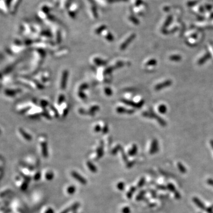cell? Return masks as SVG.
<instances>
[{"instance_id":"17","label":"cell","mask_w":213,"mask_h":213,"mask_svg":"<svg viewBox=\"0 0 213 213\" xmlns=\"http://www.w3.org/2000/svg\"><path fill=\"white\" fill-rule=\"evenodd\" d=\"M18 133L20 134V136H22V138L24 139L26 141H30L31 140H32V136L25 129H24L22 127H18Z\"/></svg>"},{"instance_id":"62","label":"cell","mask_w":213,"mask_h":213,"mask_svg":"<svg viewBox=\"0 0 213 213\" xmlns=\"http://www.w3.org/2000/svg\"><path fill=\"white\" fill-rule=\"evenodd\" d=\"M212 207H213V206H212Z\"/></svg>"},{"instance_id":"53","label":"cell","mask_w":213,"mask_h":213,"mask_svg":"<svg viewBox=\"0 0 213 213\" xmlns=\"http://www.w3.org/2000/svg\"><path fill=\"white\" fill-rule=\"evenodd\" d=\"M70 211H72V208H71V206H70L69 207L65 209L61 213H69Z\"/></svg>"},{"instance_id":"37","label":"cell","mask_w":213,"mask_h":213,"mask_svg":"<svg viewBox=\"0 0 213 213\" xmlns=\"http://www.w3.org/2000/svg\"><path fill=\"white\" fill-rule=\"evenodd\" d=\"M120 152H121V156H122V158L123 159V161H124V162L125 163V164L129 162V159H128V156H127L126 153H125V152H124V149H123V148L121 149V150H120Z\"/></svg>"},{"instance_id":"21","label":"cell","mask_w":213,"mask_h":213,"mask_svg":"<svg viewBox=\"0 0 213 213\" xmlns=\"http://www.w3.org/2000/svg\"><path fill=\"white\" fill-rule=\"evenodd\" d=\"M76 95L78 99L81 101H85L87 100V94L86 93L85 90H81V89H76Z\"/></svg>"},{"instance_id":"7","label":"cell","mask_w":213,"mask_h":213,"mask_svg":"<svg viewBox=\"0 0 213 213\" xmlns=\"http://www.w3.org/2000/svg\"><path fill=\"white\" fill-rule=\"evenodd\" d=\"M89 63L94 69L106 66L108 64V60L98 55H94L91 56L89 59Z\"/></svg>"},{"instance_id":"25","label":"cell","mask_w":213,"mask_h":213,"mask_svg":"<svg viewBox=\"0 0 213 213\" xmlns=\"http://www.w3.org/2000/svg\"><path fill=\"white\" fill-rule=\"evenodd\" d=\"M101 90L103 94H104V95L107 96V97H110V96L112 95L113 92H112V89L109 87V86L107 85V84L104 85L103 86V87H102L101 88Z\"/></svg>"},{"instance_id":"60","label":"cell","mask_w":213,"mask_h":213,"mask_svg":"<svg viewBox=\"0 0 213 213\" xmlns=\"http://www.w3.org/2000/svg\"><path fill=\"white\" fill-rule=\"evenodd\" d=\"M136 188L135 187V186H132V187H130V188L129 191L132 192V193H134V192L136 191Z\"/></svg>"},{"instance_id":"63","label":"cell","mask_w":213,"mask_h":213,"mask_svg":"<svg viewBox=\"0 0 213 213\" xmlns=\"http://www.w3.org/2000/svg\"></svg>"},{"instance_id":"48","label":"cell","mask_w":213,"mask_h":213,"mask_svg":"<svg viewBox=\"0 0 213 213\" xmlns=\"http://www.w3.org/2000/svg\"><path fill=\"white\" fill-rule=\"evenodd\" d=\"M145 183V178H141L140 179V181H139L138 184H137V187L138 188H141L143 186L144 184Z\"/></svg>"},{"instance_id":"2","label":"cell","mask_w":213,"mask_h":213,"mask_svg":"<svg viewBox=\"0 0 213 213\" xmlns=\"http://www.w3.org/2000/svg\"><path fill=\"white\" fill-rule=\"evenodd\" d=\"M17 81L19 84L29 89L34 90H42L45 88L44 86L39 83L33 77L27 75H21L17 78Z\"/></svg>"},{"instance_id":"40","label":"cell","mask_w":213,"mask_h":213,"mask_svg":"<svg viewBox=\"0 0 213 213\" xmlns=\"http://www.w3.org/2000/svg\"><path fill=\"white\" fill-rule=\"evenodd\" d=\"M158 110L159 112L161 114H164L166 112V110H167V108H166V107L165 106V105L163 104H162V105H160L158 107Z\"/></svg>"},{"instance_id":"13","label":"cell","mask_w":213,"mask_h":213,"mask_svg":"<svg viewBox=\"0 0 213 213\" xmlns=\"http://www.w3.org/2000/svg\"><path fill=\"white\" fill-rule=\"evenodd\" d=\"M40 146L42 150V154L44 158H47L49 156L48 147H47V142L44 136L40 137Z\"/></svg>"},{"instance_id":"49","label":"cell","mask_w":213,"mask_h":213,"mask_svg":"<svg viewBox=\"0 0 213 213\" xmlns=\"http://www.w3.org/2000/svg\"><path fill=\"white\" fill-rule=\"evenodd\" d=\"M41 178V174L40 172H37L34 176V179L36 181H39L40 179Z\"/></svg>"},{"instance_id":"27","label":"cell","mask_w":213,"mask_h":213,"mask_svg":"<svg viewBox=\"0 0 213 213\" xmlns=\"http://www.w3.org/2000/svg\"><path fill=\"white\" fill-rule=\"evenodd\" d=\"M158 150H159V145H158V142H157V140L156 139H153L152 142L150 149V150H149V153H150V154H154V153H157Z\"/></svg>"},{"instance_id":"41","label":"cell","mask_w":213,"mask_h":213,"mask_svg":"<svg viewBox=\"0 0 213 213\" xmlns=\"http://www.w3.org/2000/svg\"><path fill=\"white\" fill-rule=\"evenodd\" d=\"M169 59L171 60H172V61H176V62L179 61V60L181 59V56H179V55H172V56H170Z\"/></svg>"},{"instance_id":"24","label":"cell","mask_w":213,"mask_h":213,"mask_svg":"<svg viewBox=\"0 0 213 213\" xmlns=\"http://www.w3.org/2000/svg\"><path fill=\"white\" fill-rule=\"evenodd\" d=\"M104 143L103 140H101L100 142V145L97 147L96 149V157L98 159H100L103 157V154H104Z\"/></svg>"},{"instance_id":"38","label":"cell","mask_w":213,"mask_h":213,"mask_svg":"<svg viewBox=\"0 0 213 213\" xmlns=\"http://www.w3.org/2000/svg\"><path fill=\"white\" fill-rule=\"evenodd\" d=\"M75 191H76V188H75V186H73V185L69 186L67 188V192L68 193L69 195H72V194H73L75 192Z\"/></svg>"},{"instance_id":"8","label":"cell","mask_w":213,"mask_h":213,"mask_svg":"<svg viewBox=\"0 0 213 213\" xmlns=\"http://www.w3.org/2000/svg\"><path fill=\"white\" fill-rule=\"evenodd\" d=\"M44 111L45 109L37 104L30 108L28 111L25 114V115L29 118H38L39 117H42Z\"/></svg>"},{"instance_id":"39","label":"cell","mask_w":213,"mask_h":213,"mask_svg":"<svg viewBox=\"0 0 213 213\" xmlns=\"http://www.w3.org/2000/svg\"><path fill=\"white\" fill-rule=\"evenodd\" d=\"M177 166H178V169H179L181 172L183 173V174H185V173L186 172V169L185 168V166L181 162H178L177 163Z\"/></svg>"},{"instance_id":"9","label":"cell","mask_w":213,"mask_h":213,"mask_svg":"<svg viewBox=\"0 0 213 213\" xmlns=\"http://www.w3.org/2000/svg\"><path fill=\"white\" fill-rule=\"evenodd\" d=\"M92 130L94 133L101 132L103 134H106L109 131L108 124L104 120H100L94 123L92 126Z\"/></svg>"},{"instance_id":"59","label":"cell","mask_w":213,"mask_h":213,"mask_svg":"<svg viewBox=\"0 0 213 213\" xmlns=\"http://www.w3.org/2000/svg\"><path fill=\"white\" fill-rule=\"evenodd\" d=\"M208 184H209L211 186H213V179H208L207 181Z\"/></svg>"},{"instance_id":"20","label":"cell","mask_w":213,"mask_h":213,"mask_svg":"<svg viewBox=\"0 0 213 213\" xmlns=\"http://www.w3.org/2000/svg\"><path fill=\"white\" fill-rule=\"evenodd\" d=\"M143 116H145V117H149V118L153 117V118H154L156 119V120H157V121H158V122H159V123L161 124V125H163V126H165V125H166V123H165V121H164L163 120L161 119L159 117H158V116H156V115L154 114L153 113V112H152H152H143Z\"/></svg>"},{"instance_id":"23","label":"cell","mask_w":213,"mask_h":213,"mask_svg":"<svg viewBox=\"0 0 213 213\" xmlns=\"http://www.w3.org/2000/svg\"><path fill=\"white\" fill-rule=\"evenodd\" d=\"M50 104H51V103H50L48 98L47 97H42L38 100V105L42 107L44 109H46Z\"/></svg>"},{"instance_id":"43","label":"cell","mask_w":213,"mask_h":213,"mask_svg":"<svg viewBox=\"0 0 213 213\" xmlns=\"http://www.w3.org/2000/svg\"><path fill=\"white\" fill-rule=\"evenodd\" d=\"M167 188L168 189V190H169V191H171V192H174V193L176 192L177 191H176V190L175 187L174 185H173L172 184H171V183H169V184H168V185H167Z\"/></svg>"},{"instance_id":"14","label":"cell","mask_w":213,"mask_h":213,"mask_svg":"<svg viewBox=\"0 0 213 213\" xmlns=\"http://www.w3.org/2000/svg\"><path fill=\"white\" fill-rule=\"evenodd\" d=\"M46 110L48 113V114L50 116V117L51 118V119L57 118L59 117L58 110H57L56 107L54 105V104H50L46 108Z\"/></svg>"},{"instance_id":"29","label":"cell","mask_w":213,"mask_h":213,"mask_svg":"<svg viewBox=\"0 0 213 213\" xmlns=\"http://www.w3.org/2000/svg\"><path fill=\"white\" fill-rule=\"evenodd\" d=\"M192 201L194 203L196 204V206L197 207H198L200 209H201L202 210H206V206H205L204 204L199 199H198L197 197H193L192 198Z\"/></svg>"},{"instance_id":"52","label":"cell","mask_w":213,"mask_h":213,"mask_svg":"<svg viewBox=\"0 0 213 213\" xmlns=\"http://www.w3.org/2000/svg\"><path fill=\"white\" fill-rule=\"evenodd\" d=\"M1 211H4V212L5 213H10L11 212L12 210H11V209H10V208H5L4 209V208L2 207L1 208Z\"/></svg>"},{"instance_id":"15","label":"cell","mask_w":213,"mask_h":213,"mask_svg":"<svg viewBox=\"0 0 213 213\" xmlns=\"http://www.w3.org/2000/svg\"><path fill=\"white\" fill-rule=\"evenodd\" d=\"M135 35L134 34H131L129 37H128L127 39H125L122 43H121L119 46V49L121 51H124L125 49L127 47V46L130 44V43L132 42V41L134 39Z\"/></svg>"},{"instance_id":"56","label":"cell","mask_w":213,"mask_h":213,"mask_svg":"<svg viewBox=\"0 0 213 213\" xmlns=\"http://www.w3.org/2000/svg\"><path fill=\"white\" fill-rule=\"evenodd\" d=\"M174 195H175V198H176V199H179L180 198H181V194H179V192L178 191H176V192H175L174 193Z\"/></svg>"},{"instance_id":"6","label":"cell","mask_w":213,"mask_h":213,"mask_svg":"<svg viewBox=\"0 0 213 213\" xmlns=\"http://www.w3.org/2000/svg\"><path fill=\"white\" fill-rule=\"evenodd\" d=\"M33 77L45 87L46 85L49 84L51 82V74L49 71L45 70V71L36 72Z\"/></svg>"},{"instance_id":"19","label":"cell","mask_w":213,"mask_h":213,"mask_svg":"<svg viewBox=\"0 0 213 213\" xmlns=\"http://www.w3.org/2000/svg\"><path fill=\"white\" fill-rule=\"evenodd\" d=\"M71 175L73 177L74 179H75L77 181H78L79 182H80L81 184L83 185H86L87 183V181L85 178H84L81 175H80L79 173H78L76 171H73L71 172Z\"/></svg>"},{"instance_id":"11","label":"cell","mask_w":213,"mask_h":213,"mask_svg":"<svg viewBox=\"0 0 213 213\" xmlns=\"http://www.w3.org/2000/svg\"><path fill=\"white\" fill-rule=\"evenodd\" d=\"M69 78V71L67 69H64L61 71L59 77L58 86L60 90H65L67 87V81Z\"/></svg>"},{"instance_id":"22","label":"cell","mask_w":213,"mask_h":213,"mask_svg":"<svg viewBox=\"0 0 213 213\" xmlns=\"http://www.w3.org/2000/svg\"><path fill=\"white\" fill-rule=\"evenodd\" d=\"M65 94L63 93H62V92L58 93V95H56V99H55V102L54 105L55 107H58L59 105H60L63 102L65 101Z\"/></svg>"},{"instance_id":"10","label":"cell","mask_w":213,"mask_h":213,"mask_svg":"<svg viewBox=\"0 0 213 213\" xmlns=\"http://www.w3.org/2000/svg\"><path fill=\"white\" fill-rule=\"evenodd\" d=\"M69 49L66 47H55L51 51V55L56 59H61L66 57L69 53Z\"/></svg>"},{"instance_id":"5","label":"cell","mask_w":213,"mask_h":213,"mask_svg":"<svg viewBox=\"0 0 213 213\" xmlns=\"http://www.w3.org/2000/svg\"><path fill=\"white\" fill-rule=\"evenodd\" d=\"M37 104H38V100L36 98H32L29 101L21 102L15 106V111L20 114H25L30 108Z\"/></svg>"},{"instance_id":"3","label":"cell","mask_w":213,"mask_h":213,"mask_svg":"<svg viewBox=\"0 0 213 213\" xmlns=\"http://www.w3.org/2000/svg\"><path fill=\"white\" fill-rule=\"evenodd\" d=\"M100 110V106L98 104L93 103L88 104L85 107H79L78 108L77 112L81 116L92 117L95 116L96 112Z\"/></svg>"},{"instance_id":"58","label":"cell","mask_w":213,"mask_h":213,"mask_svg":"<svg viewBox=\"0 0 213 213\" xmlns=\"http://www.w3.org/2000/svg\"><path fill=\"white\" fill-rule=\"evenodd\" d=\"M45 213H55V212H54V210L51 208H48L46 210V211H45Z\"/></svg>"},{"instance_id":"16","label":"cell","mask_w":213,"mask_h":213,"mask_svg":"<svg viewBox=\"0 0 213 213\" xmlns=\"http://www.w3.org/2000/svg\"><path fill=\"white\" fill-rule=\"evenodd\" d=\"M125 65H128V63H127L126 62L124 61L123 60H120V59H117V60H115L114 61H112L111 63L110 64V65L112 67V68L114 70L117 69L121 68V67H124Z\"/></svg>"},{"instance_id":"55","label":"cell","mask_w":213,"mask_h":213,"mask_svg":"<svg viewBox=\"0 0 213 213\" xmlns=\"http://www.w3.org/2000/svg\"><path fill=\"white\" fill-rule=\"evenodd\" d=\"M206 211H207L208 213H213V208L212 206H211V207H207L206 209Z\"/></svg>"},{"instance_id":"44","label":"cell","mask_w":213,"mask_h":213,"mask_svg":"<svg viewBox=\"0 0 213 213\" xmlns=\"http://www.w3.org/2000/svg\"><path fill=\"white\" fill-rule=\"evenodd\" d=\"M145 193H146V191H140L138 195H137L136 197V200L137 201H140L141 199H142L143 198L144 195H145Z\"/></svg>"},{"instance_id":"50","label":"cell","mask_w":213,"mask_h":213,"mask_svg":"<svg viewBox=\"0 0 213 213\" xmlns=\"http://www.w3.org/2000/svg\"><path fill=\"white\" fill-rule=\"evenodd\" d=\"M122 213H130L131 210L129 207H124L121 210Z\"/></svg>"},{"instance_id":"28","label":"cell","mask_w":213,"mask_h":213,"mask_svg":"<svg viewBox=\"0 0 213 213\" xmlns=\"http://www.w3.org/2000/svg\"><path fill=\"white\" fill-rule=\"evenodd\" d=\"M101 36L104 37V39L105 40H107L108 42H112L114 40V37L112 36V34L109 31H108L107 29L101 34Z\"/></svg>"},{"instance_id":"36","label":"cell","mask_w":213,"mask_h":213,"mask_svg":"<svg viewBox=\"0 0 213 213\" xmlns=\"http://www.w3.org/2000/svg\"><path fill=\"white\" fill-rule=\"evenodd\" d=\"M54 178V174L53 172L49 171L47 172L45 174V178L47 180V181H51Z\"/></svg>"},{"instance_id":"32","label":"cell","mask_w":213,"mask_h":213,"mask_svg":"<svg viewBox=\"0 0 213 213\" xmlns=\"http://www.w3.org/2000/svg\"><path fill=\"white\" fill-rule=\"evenodd\" d=\"M137 150H138V148H137V145L133 144L131 149H130L129 152H128V155L130 156H133L137 153Z\"/></svg>"},{"instance_id":"54","label":"cell","mask_w":213,"mask_h":213,"mask_svg":"<svg viewBox=\"0 0 213 213\" xmlns=\"http://www.w3.org/2000/svg\"><path fill=\"white\" fill-rule=\"evenodd\" d=\"M156 186L159 190H166V189H167V187H166V186H164V185H157Z\"/></svg>"},{"instance_id":"57","label":"cell","mask_w":213,"mask_h":213,"mask_svg":"<svg viewBox=\"0 0 213 213\" xmlns=\"http://www.w3.org/2000/svg\"><path fill=\"white\" fill-rule=\"evenodd\" d=\"M133 193H132V192H130V191H128L127 192L126 196H127V197L128 198L130 199V198H132V197H133Z\"/></svg>"},{"instance_id":"18","label":"cell","mask_w":213,"mask_h":213,"mask_svg":"<svg viewBox=\"0 0 213 213\" xmlns=\"http://www.w3.org/2000/svg\"><path fill=\"white\" fill-rule=\"evenodd\" d=\"M115 111L118 114H132L134 112V110L133 109H127L125 107L121 106V105H117L115 108Z\"/></svg>"},{"instance_id":"46","label":"cell","mask_w":213,"mask_h":213,"mask_svg":"<svg viewBox=\"0 0 213 213\" xmlns=\"http://www.w3.org/2000/svg\"><path fill=\"white\" fill-rule=\"evenodd\" d=\"M117 188L120 191H123L125 188V184L123 182H120L117 184Z\"/></svg>"},{"instance_id":"30","label":"cell","mask_w":213,"mask_h":213,"mask_svg":"<svg viewBox=\"0 0 213 213\" xmlns=\"http://www.w3.org/2000/svg\"><path fill=\"white\" fill-rule=\"evenodd\" d=\"M107 29V26L105 25H101V26H98V27L94 30V33L95 34H97V35H100L103 33L104 31Z\"/></svg>"},{"instance_id":"4","label":"cell","mask_w":213,"mask_h":213,"mask_svg":"<svg viewBox=\"0 0 213 213\" xmlns=\"http://www.w3.org/2000/svg\"><path fill=\"white\" fill-rule=\"evenodd\" d=\"M22 85L19 83L15 85H11L8 86L3 90V94L6 97L10 99L15 98L18 95L24 92V87H21ZM26 88V87H24Z\"/></svg>"},{"instance_id":"31","label":"cell","mask_w":213,"mask_h":213,"mask_svg":"<svg viewBox=\"0 0 213 213\" xmlns=\"http://www.w3.org/2000/svg\"><path fill=\"white\" fill-rule=\"evenodd\" d=\"M87 167L89 169L90 171L92 173H96L97 172V168L96 167L95 165L91 161H88L87 162Z\"/></svg>"},{"instance_id":"47","label":"cell","mask_w":213,"mask_h":213,"mask_svg":"<svg viewBox=\"0 0 213 213\" xmlns=\"http://www.w3.org/2000/svg\"><path fill=\"white\" fill-rule=\"evenodd\" d=\"M157 64V61L154 59H152L149 60L147 63H146V65L147 66H154L155 65Z\"/></svg>"},{"instance_id":"33","label":"cell","mask_w":213,"mask_h":213,"mask_svg":"<svg viewBox=\"0 0 213 213\" xmlns=\"http://www.w3.org/2000/svg\"><path fill=\"white\" fill-rule=\"evenodd\" d=\"M210 57H211V55H210L209 53H206L204 56L203 57H202V58H201L199 60H198V63L199 65L203 64L204 63H205V62L207 61L208 59H210Z\"/></svg>"},{"instance_id":"34","label":"cell","mask_w":213,"mask_h":213,"mask_svg":"<svg viewBox=\"0 0 213 213\" xmlns=\"http://www.w3.org/2000/svg\"><path fill=\"white\" fill-rule=\"evenodd\" d=\"M121 149H122V147H121V146L120 145V144H118V145H116V146L112 149L111 153V154H113V155H115V154H117L119 151H120Z\"/></svg>"},{"instance_id":"51","label":"cell","mask_w":213,"mask_h":213,"mask_svg":"<svg viewBox=\"0 0 213 213\" xmlns=\"http://www.w3.org/2000/svg\"><path fill=\"white\" fill-rule=\"evenodd\" d=\"M135 163V161H129L127 163H126V167L127 168H132V166L134 165V164Z\"/></svg>"},{"instance_id":"35","label":"cell","mask_w":213,"mask_h":213,"mask_svg":"<svg viewBox=\"0 0 213 213\" xmlns=\"http://www.w3.org/2000/svg\"><path fill=\"white\" fill-rule=\"evenodd\" d=\"M20 165H22V166H23V167H24V168H26L28 169L29 170H31H31H33L34 169V167L33 166V165H30V164L27 163H26V162H20Z\"/></svg>"},{"instance_id":"12","label":"cell","mask_w":213,"mask_h":213,"mask_svg":"<svg viewBox=\"0 0 213 213\" xmlns=\"http://www.w3.org/2000/svg\"><path fill=\"white\" fill-rule=\"evenodd\" d=\"M56 107L58 110L59 117L64 118L66 117L69 111V104L67 101L63 102L60 105Z\"/></svg>"},{"instance_id":"45","label":"cell","mask_w":213,"mask_h":213,"mask_svg":"<svg viewBox=\"0 0 213 213\" xmlns=\"http://www.w3.org/2000/svg\"><path fill=\"white\" fill-rule=\"evenodd\" d=\"M29 186V182H26V181H24L22 183V185H21V190L22 191H25L27 190V189L28 188Z\"/></svg>"},{"instance_id":"61","label":"cell","mask_w":213,"mask_h":213,"mask_svg":"<svg viewBox=\"0 0 213 213\" xmlns=\"http://www.w3.org/2000/svg\"><path fill=\"white\" fill-rule=\"evenodd\" d=\"M210 145H211V147H212L213 149V140H210Z\"/></svg>"},{"instance_id":"42","label":"cell","mask_w":213,"mask_h":213,"mask_svg":"<svg viewBox=\"0 0 213 213\" xmlns=\"http://www.w3.org/2000/svg\"><path fill=\"white\" fill-rule=\"evenodd\" d=\"M19 174H20V175L21 176H22V178H23L24 179L25 181H26V182H29V183L30 182V181H31V177L29 176L26 175L24 174L22 172H19Z\"/></svg>"},{"instance_id":"1","label":"cell","mask_w":213,"mask_h":213,"mask_svg":"<svg viewBox=\"0 0 213 213\" xmlns=\"http://www.w3.org/2000/svg\"><path fill=\"white\" fill-rule=\"evenodd\" d=\"M114 69L109 64L96 69L95 76L96 80L103 84H109L111 82L112 73Z\"/></svg>"},{"instance_id":"26","label":"cell","mask_w":213,"mask_h":213,"mask_svg":"<svg viewBox=\"0 0 213 213\" xmlns=\"http://www.w3.org/2000/svg\"><path fill=\"white\" fill-rule=\"evenodd\" d=\"M172 81L171 80H167L163 82L160 83V84L156 85L154 87V89L156 91H159V90L163 89V88H166V87H169L170 85L172 84Z\"/></svg>"}]
</instances>
